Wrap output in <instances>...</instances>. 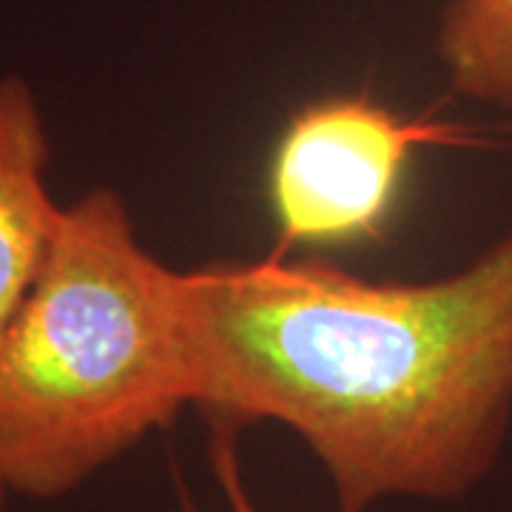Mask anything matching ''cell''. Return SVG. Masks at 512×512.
Returning a JSON list of instances; mask_svg holds the SVG:
<instances>
[{
  "instance_id": "6da1fadb",
  "label": "cell",
  "mask_w": 512,
  "mask_h": 512,
  "mask_svg": "<svg viewBox=\"0 0 512 512\" xmlns=\"http://www.w3.org/2000/svg\"><path fill=\"white\" fill-rule=\"evenodd\" d=\"M194 404L220 436L276 421L325 467L339 512L453 501L512 421V231L458 274L370 282L325 262L183 271Z\"/></svg>"
},
{
  "instance_id": "7a4b0ae2",
  "label": "cell",
  "mask_w": 512,
  "mask_h": 512,
  "mask_svg": "<svg viewBox=\"0 0 512 512\" xmlns=\"http://www.w3.org/2000/svg\"><path fill=\"white\" fill-rule=\"evenodd\" d=\"M188 404L183 271L143 248L117 191L94 188L63 208L0 345V481L63 498Z\"/></svg>"
},
{
  "instance_id": "3957f363",
  "label": "cell",
  "mask_w": 512,
  "mask_h": 512,
  "mask_svg": "<svg viewBox=\"0 0 512 512\" xmlns=\"http://www.w3.org/2000/svg\"><path fill=\"white\" fill-rule=\"evenodd\" d=\"M450 126L407 120L367 94L313 100L293 114L271 160V205L285 245L382 237L413 154L456 143Z\"/></svg>"
},
{
  "instance_id": "277c9868",
  "label": "cell",
  "mask_w": 512,
  "mask_h": 512,
  "mask_svg": "<svg viewBox=\"0 0 512 512\" xmlns=\"http://www.w3.org/2000/svg\"><path fill=\"white\" fill-rule=\"evenodd\" d=\"M49 131L37 97L20 74L0 77V345L43 271L63 208L46 171Z\"/></svg>"
},
{
  "instance_id": "5b68a950",
  "label": "cell",
  "mask_w": 512,
  "mask_h": 512,
  "mask_svg": "<svg viewBox=\"0 0 512 512\" xmlns=\"http://www.w3.org/2000/svg\"><path fill=\"white\" fill-rule=\"evenodd\" d=\"M436 52L453 92L512 109V0H450Z\"/></svg>"
},
{
  "instance_id": "8992f818",
  "label": "cell",
  "mask_w": 512,
  "mask_h": 512,
  "mask_svg": "<svg viewBox=\"0 0 512 512\" xmlns=\"http://www.w3.org/2000/svg\"><path fill=\"white\" fill-rule=\"evenodd\" d=\"M217 470H220L222 487H225L228 501H231V512H259L254 504L248 501L245 490H242V481H239L237 473V461H234V453H231L225 436L217 439Z\"/></svg>"
},
{
  "instance_id": "52a82bcc",
  "label": "cell",
  "mask_w": 512,
  "mask_h": 512,
  "mask_svg": "<svg viewBox=\"0 0 512 512\" xmlns=\"http://www.w3.org/2000/svg\"><path fill=\"white\" fill-rule=\"evenodd\" d=\"M6 495H9V490H6L3 481H0V512H3V504H6Z\"/></svg>"
}]
</instances>
